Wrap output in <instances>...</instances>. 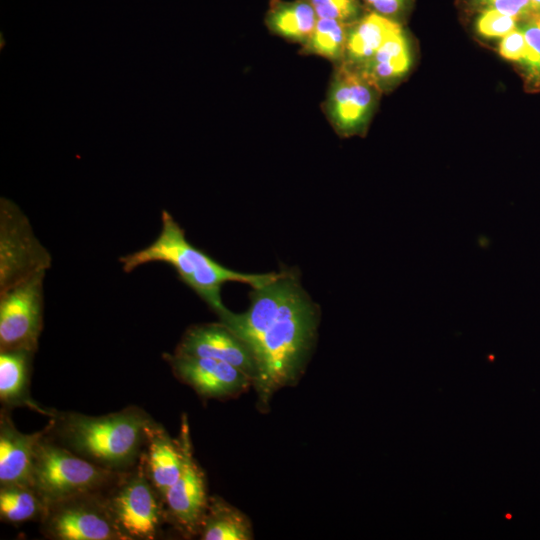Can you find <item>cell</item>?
Wrapping results in <instances>:
<instances>
[{
    "mask_svg": "<svg viewBox=\"0 0 540 540\" xmlns=\"http://www.w3.org/2000/svg\"><path fill=\"white\" fill-rule=\"evenodd\" d=\"M319 19H333L351 25L359 18V0H307Z\"/></svg>",
    "mask_w": 540,
    "mask_h": 540,
    "instance_id": "obj_22",
    "label": "cell"
},
{
    "mask_svg": "<svg viewBox=\"0 0 540 540\" xmlns=\"http://www.w3.org/2000/svg\"><path fill=\"white\" fill-rule=\"evenodd\" d=\"M110 478L111 469L78 457L44 438L38 446L32 487L47 509L58 502L88 495Z\"/></svg>",
    "mask_w": 540,
    "mask_h": 540,
    "instance_id": "obj_4",
    "label": "cell"
},
{
    "mask_svg": "<svg viewBox=\"0 0 540 540\" xmlns=\"http://www.w3.org/2000/svg\"><path fill=\"white\" fill-rule=\"evenodd\" d=\"M534 12L540 14V0H530Z\"/></svg>",
    "mask_w": 540,
    "mask_h": 540,
    "instance_id": "obj_28",
    "label": "cell"
},
{
    "mask_svg": "<svg viewBox=\"0 0 540 540\" xmlns=\"http://www.w3.org/2000/svg\"><path fill=\"white\" fill-rule=\"evenodd\" d=\"M46 430L25 434L5 414L0 420V485L32 487L38 446Z\"/></svg>",
    "mask_w": 540,
    "mask_h": 540,
    "instance_id": "obj_13",
    "label": "cell"
},
{
    "mask_svg": "<svg viewBox=\"0 0 540 540\" xmlns=\"http://www.w3.org/2000/svg\"><path fill=\"white\" fill-rule=\"evenodd\" d=\"M175 353L227 362L245 372L254 381L258 369L250 347L220 321L189 327Z\"/></svg>",
    "mask_w": 540,
    "mask_h": 540,
    "instance_id": "obj_12",
    "label": "cell"
},
{
    "mask_svg": "<svg viewBox=\"0 0 540 540\" xmlns=\"http://www.w3.org/2000/svg\"><path fill=\"white\" fill-rule=\"evenodd\" d=\"M147 469L148 476L164 498L169 488L178 479L183 464V449L179 439H172L166 431L153 424L148 432Z\"/></svg>",
    "mask_w": 540,
    "mask_h": 540,
    "instance_id": "obj_15",
    "label": "cell"
},
{
    "mask_svg": "<svg viewBox=\"0 0 540 540\" xmlns=\"http://www.w3.org/2000/svg\"><path fill=\"white\" fill-rule=\"evenodd\" d=\"M52 256L34 234L28 217L11 200L0 199V293L40 272Z\"/></svg>",
    "mask_w": 540,
    "mask_h": 540,
    "instance_id": "obj_5",
    "label": "cell"
},
{
    "mask_svg": "<svg viewBox=\"0 0 540 540\" xmlns=\"http://www.w3.org/2000/svg\"><path fill=\"white\" fill-rule=\"evenodd\" d=\"M179 440L183 449V464L176 482L169 488L163 500L172 520L185 533L199 534L207 511L204 473L193 457L189 426L183 417Z\"/></svg>",
    "mask_w": 540,
    "mask_h": 540,
    "instance_id": "obj_10",
    "label": "cell"
},
{
    "mask_svg": "<svg viewBox=\"0 0 540 540\" xmlns=\"http://www.w3.org/2000/svg\"><path fill=\"white\" fill-rule=\"evenodd\" d=\"M372 12L385 17L398 14L404 7L406 0H362Z\"/></svg>",
    "mask_w": 540,
    "mask_h": 540,
    "instance_id": "obj_27",
    "label": "cell"
},
{
    "mask_svg": "<svg viewBox=\"0 0 540 540\" xmlns=\"http://www.w3.org/2000/svg\"><path fill=\"white\" fill-rule=\"evenodd\" d=\"M198 535L203 540H251L254 538L247 516L220 497L209 498Z\"/></svg>",
    "mask_w": 540,
    "mask_h": 540,
    "instance_id": "obj_19",
    "label": "cell"
},
{
    "mask_svg": "<svg viewBox=\"0 0 540 540\" xmlns=\"http://www.w3.org/2000/svg\"><path fill=\"white\" fill-rule=\"evenodd\" d=\"M33 354L24 350L0 351V399L6 406H28L46 413L28 393L29 367Z\"/></svg>",
    "mask_w": 540,
    "mask_h": 540,
    "instance_id": "obj_18",
    "label": "cell"
},
{
    "mask_svg": "<svg viewBox=\"0 0 540 540\" xmlns=\"http://www.w3.org/2000/svg\"><path fill=\"white\" fill-rule=\"evenodd\" d=\"M47 512L42 498L30 486H1L0 516L2 521L21 523Z\"/></svg>",
    "mask_w": 540,
    "mask_h": 540,
    "instance_id": "obj_21",
    "label": "cell"
},
{
    "mask_svg": "<svg viewBox=\"0 0 540 540\" xmlns=\"http://www.w3.org/2000/svg\"><path fill=\"white\" fill-rule=\"evenodd\" d=\"M376 89L357 69L338 64L324 110L340 135L350 136L364 129L375 106Z\"/></svg>",
    "mask_w": 540,
    "mask_h": 540,
    "instance_id": "obj_7",
    "label": "cell"
},
{
    "mask_svg": "<svg viewBox=\"0 0 540 540\" xmlns=\"http://www.w3.org/2000/svg\"><path fill=\"white\" fill-rule=\"evenodd\" d=\"M45 275L37 273L0 293V351L37 350L43 327Z\"/></svg>",
    "mask_w": 540,
    "mask_h": 540,
    "instance_id": "obj_6",
    "label": "cell"
},
{
    "mask_svg": "<svg viewBox=\"0 0 540 540\" xmlns=\"http://www.w3.org/2000/svg\"><path fill=\"white\" fill-rule=\"evenodd\" d=\"M477 4L520 18L534 12L530 0H474Z\"/></svg>",
    "mask_w": 540,
    "mask_h": 540,
    "instance_id": "obj_26",
    "label": "cell"
},
{
    "mask_svg": "<svg viewBox=\"0 0 540 540\" xmlns=\"http://www.w3.org/2000/svg\"><path fill=\"white\" fill-rule=\"evenodd\" d=\"M88 495L49 506L46 523L48 535L59 540L125 539L107 504L88 499Z\"/></svg>",
    "mask_w": 540,
    "mask_h": 540,
    "instance_id": "obj_9",
    "label": "cell"
},
{
    "mask_svg": "<svg viewBox=\"0 0 540 540\" xmlns=\"http://www.w3.org/2000/svg\"><path fill=\"white\" fill-rule=\"evenodd\" d=\"M124 272H132L151 262L172 266L180 280L190 287L218 316L227 310L221 289L227 282H240L252 288L273 279L277 272L252 274L229 269L192 245L184 229L166 210L161 214V231L147 247L119 258Z\"/></svg>",
    "mask_w": 540,
    "mask_h": 540,
    "instance_id": "obj_2",
    "label": "cell"
},
{
    "mask_svg": "<svg viewBox=\"0 0 540 540\" xmlns=\"http://www.w3.org/2000/svg\"><path fill=\"white\" fill-rule=\"evenodd\" d=\"M174 374L204 398H228L244 392L253 380L237 367L212 358L165 355Z\"/></svg>",
    "mask_w": 540,
    "mask_h": 540,
    "instance_id": "obj_11",
    "label": "cell"
},
{
    "mask_svg": "<svg viewBox=\"0 0 540 540\" xmlns=\"http://www.w3.org/2000/svg\"><path fill=\"white\" fill-rule=\"evenodd\" d=\"M318 17L307 0H270L265 22L270 31L289 41L304 45Z\"/></svg>",
    "mask_w": 540,
    "mask_h": 540,
    "instance_id": "obj_16",
    "label": "cell"
},
{
    "mask_svg": "<svg viewBox=\"0 0 540 540\" xmlns=\"http://www.w3.org/2000/svg\"><path fill=\"white\" fill-rule=\"evenodd\" d=\"M499 53L505 59L522 63L526 53V41L521 28L513 30L502 38Z\"/></svg>",
    "mask_w": 540,
    "mask_h": 540,
    "instance_id": "obj_25",
    "label": "cell"
},
{
    "mask_svg": "<svg viewBox=\"0 0 540 540\" xmlns=\"http://www.w3.org/2000/svg\"><path fill=\"white\" fill-rule=\"evenodd\" d=\"M159 493L143 466L117 489L107 503L125 539H154L161 524Z\"/></svg>",
    "mask_w": 540,
    "mask_h": 540,
    "instance_id": "obj_8",
    "label": "cell"
},
{
    "mask_svg": "<svg viewBox=\"0 0 540 540\" xmlns=\"http://www.w3.org/2000/svg\"><path fill=\"white\" fill-rule=\"evenodd\" d=\"M153 424L144 411L135 407L102 416L73 413L64 420L63 434L77 453L114 469L134 461Z\"/></svg>",
    "mask_w": 540,
    "mask_h": 540,
    "instance_id": "obj_3",
    "label": "cell"
},
{
    "mask_svg": "<svg viewBox=\"0 0 540 540\" xmlns=\"http://www.w3.org/2000/svg\"><path fill=\"white\" fill-rule=\"evenodd\" d=\"M349 26L337 20L318 18L310 38L302 45L301 52L342 63Z\"/></svg>",
    "mask_w": 540,
    "mask_h": 540,
    "instance_id": "obj_20",
    "label": "cell"
},
{
    "mask_svg": "<svg viewBox=\"0 0 540 540\" xmlns=\"http://www.w3.org/2000/svg\"><path fill=\"white\" fill-rule=\"evenodd\" d=\"M517 20L494 9H487L477 18L476 29L484 37L503 38L516 29Z\"/></svg>",
    "mask_w": 540,
    "mask_h": 540,
    "instance_id": "obj_24",
    "label": "cell"
},
{
    "mask_svg": "<svg viewBox=\"0 0 540 540\" xmlns=\"http://www.w3.org/2000/svg\"><path fill=\"white\" fill-rule=\"evenodd\" d=\"M400 30L402 28L397 22L375 12L360 17L348 28L342 63L359 69Z\"/></svg>",
    "mask_w": 540,
    "mask_h": 540,
    "instance_id": "obj_14",
    "label": "cell"
},
{
    "mask_svg": "<svg viewBox=\"0 0 540 540\" xmlns=\"http://www.w3.org/2000/svg\"><path fill=\"white\" fill-rule=\"evenodd\" d=\"M525 41L526 53L522 61L530 77L540 78V14L534 15L521 27Z\"/></svg>",
    "mask_w": 540,
    "mask_h": 540,
    "instance_id": "obj_23",
    "label": "cell"
},
{
    "mask_svg": "<svg viewBox=\"0 0 540 540\" xmlns=\"http://www.w3.org/2000/svg\"><path fill=\"white\" fill-rule=\"evenodd\" d=\"M249 298L245 312L227 309L218 317L250 347L258 369L253 385L260 404H267L301 376L317 340L320 309L294 270L277 272Z\"/></svg>",
    "mask_w": 540,
    "mask_h": 540,
    "instance_id": "obj_1",
    "label": "cell"
},
{
    "mask_svg": "<svg viewBox=\"0 0 540 540\" xmlns=\"http://www.w3.org/2000/svg\"><path fill=\"white\" fill-rule=\"evenodd\" d=\"M411 55L407 38L400 30L376 51L359 69L362 76L379 88L403 76L410 68Z\"/></svg>",
    "mask_w": 540,
    "mask_h": 540,
    "instance_id": "obj_17",
    "label": "cell"
}]
</instances>
